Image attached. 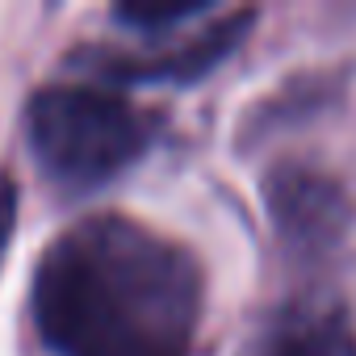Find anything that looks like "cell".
I'll list each match as a JSON object with an SVG mask.
<instances>
[{"mask_svg":"<svg viewBox=\"0 0 356 356\" xmlns=\"http://www.w3.org/2000/svg\"><path fill=\"white\" fill-rule=\"evenodd\" d=\"M197 318V260L122 214L67 227L34 277V323L59 356H189Z\"/></svg>","mask_w":356,"mask_h":356,"instance_id":"6da1fadb","label":"cell"},{"mask_svg":"<svg viewBox=\"0 0 356 356\" xmlns=\"http://www.w3.org/2000/svg\"><path fill=\"white\" fill-rule=\"evenodd\" d=\"M26 134L51 181L97 189L147 155L155 122L101 84H47L26 105Z\"/></svg>","mask_w":356,"mask_h":356,"instance_id":"7a4b0ae2","label":"cell"},{"mask_svg":"<svg viewBox=\"0 0 356 356\" xmlns=\"http://www.w3.org/2000/svg\"><path fill=\"white\" fill-rule=\"evenodd\" d=\"M252 26V13H231L218 26L202 30V38L181 42L172 51H155V55H118V51H92L88 55V72L105 76V80H122V84H147V80H197L206 76L218 59H227L243 34Z\"/></svg>","mask_w":356,"mask_h":356,"instance_id":"3957f363","label":"cell"},{"mask_svg":"<svg viewBox=\"0 0 356 356\" xmlns=\"http://www.w3.org/2000/svg\"><path fill=\"white\" fill-rule=\"evenodd\" d=\"M273 214L281 222V231H289L302 243L314 239H335L339 222H343V193L323 181V176L293 168V172H277L273 181Z\"/></svg>","mask_w":356,"mask_h":356,"instance_id":"277c9868","label":"cell"},{"mask_svg":"<svg viewBox=\"0 0 356 356\" xmlns=\"http://www.w3.org/2000/svg\"><path fill=\"white\" fill-rule=\"evenodd\" d=\"M260 356H352V339L331 314H298L264 339Z\"/></svg>","mask_w":356,"mask_h":356,"instance_id":"5b68a950","label":"cell"},{"mask_svg":"<svg viewBox=\"0 0 356 356\" xmlns=\"http://www.w3.org/2000/svg\"><path fill=\"white\" fill-rule=\"evenodd\" d=\"M202 9H206V5H197V0H181V5H143V0H134V5H118L113 17H118L122 26H130V30L155 38V34H163V30H172V26L197 17Z\"/></svg>","mask_w":356,"mask_h":356,"instance_id":"8992f818","label":"cell"},{"mask_svg":"<svg viewBox=\"0 0 356 356\" xmlns=\"http://www.w3.org/2000/svg\"><path fill=\"white\" fill-rule=\"evenodd\" d=\"M13 214H17V185L5 176V181H0V252H5V243H9Z\"/></svg>","mask_w":356,"mask_h":356,"instance_id":"52a82bcc","label":"cell"}]
</instances>
